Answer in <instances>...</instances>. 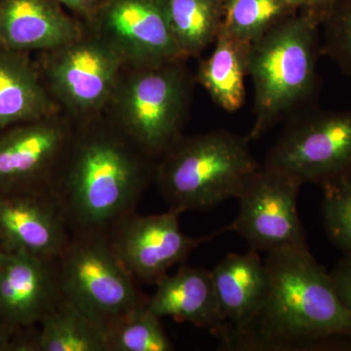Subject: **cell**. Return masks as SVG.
<instances>
[{"instance_id": "1", "label": "cell", "mask_w": 351, "mask_h": 351, "mask_svg": "<svg viewBox=\"0 0 351 351\" xmlns=\"http://www.w3.org/2000/svg\"><path fill=\"white\" fill-rule=\"evenodd\" d=\"M157 160L105 114L75 123V135L50 184L71 233L108 234L135 213L156 179Z\"/></svg>"}, {"instance_id": "2", "label": "cell", "mask_w": 351, "mask_h": 351, "mask_svg": "<svg viewBox=\"0 0 351 351\" xmlns=\"http://www.w3.org/2000/svg\"><path fill=\"white\" fill-rule=\"evenodd\" d=\"M265 265V301L246 327L221 341L225 350H314L351 341V311L308 247L269 252Z\"/></svg>"}, {"instance_id": "3", "label": "cell", "mask_w": 351, "mask_h": 351, "mask_svg": "<svg viewBox=\"0 0 351 351\" xmlns=\"http://www.w3.org/2000/svg\"><path fill=\"white\" fill-rule=\"evenodd\" d=\"M320 25L319 14L302 8L252 44L248 75L255 90V121L251 141L313 108L319 88Z\"/></svg>"}, {"instance_id": "4", "label": "cell", "mask_w": 351, "mask_h": 351, "mask_svg": "<svg viewBox=\"0 0 351 351\" xmlns=\"http://www.w3.org/2000/svg\"><path fill=\"white\" fill-rule=\"evenodd\" d=\"M248 136L226 130L182 136L157 160L154 184L170 207L211 209L237 199L261 167Z\"/></svg>"}, {"instance_id": "5", "label": "cell", "mask_w": 351, "mask_h": 351, "mask_svg": "<svg viewBox=\"0 0 351 351\" xmlns=\"http://www.w3.org/2000/svg\"><path fill=\"white\" fill-rule=\"evenodd\" d=\"M193 84L186 60L152 68L124 66L104 114L158 160L182 136Z\"/></svg>"}, {"instance_id": "6", "label": "cell", "mask_w": 351, "mask_h": 351, "mask_svg": "<svg viewBox=\"0 0 351 351\" xmlns=\"http://www.w3.org/2000/svg\"><path fill=\"white\" fill-rule=\"evenodd\" d=\"M57 263L62 294L105 332L147 304L107 234L73 233Z\"/></svg>"}, {"instance_id": "7", "label": "cell", "mask_w": 351, "mask_h": 351, "mask_svg": "<svg viewBox=\"0 0 351 351\" xmlns=\"http://www.w3.org/2000/svg\"><path fill=\"white\" fill-rule=\"evenodd\" d=\"M36 64L50 94L75 123L105 113L124 69L119 54L86 25L71 43L39 53Z\"/></svg>"}, {"instance_id": "8", "label": "cell", "mask_w": 351, "mask_h": 351, "mask_svg": "<svg viewBox=\"0 0 351 351\" xmlns=\"http://www.w3.org/2000/svg\"><path fill=\"white\" fill-rule=\"evenodd\" d=\"M263 165L321 188L351 178V110L313 108L295 115L286 122Z\"/></svg>"}, {"instance_id": "9", "label": "cell", "mask_w": 351, "mask_h": 351, "mask_svg": "<svg viewBox=\"0 0 351 351\" xmlns=\"http://www.w3.org/2000/svg\"><path fill=\"white\" fill-rule=\"evenodd\" d=\"M302 184L282 170L261 166L237 198L239 215L228 230L239 232L256 251L307 248L298 211Z\"/></svg>"}, {"instance_id": "10", "label": "cell", "mask_w": 351, "mask_h": 351, "mask_svg": "<svg viewBox=\"0 0 351 351\" xmlns=\"http://www.w3.org/2000/svg\"><path fill=\"white\" fill-rule=\"evenodd\" d=\"M75 131L63 110L0 130V195L50 189Z\"/></svg>"}, {"instance_id": "11", "label": "cell", "mask_w": 351, "mask_h": 351, "mask_svg": "<svg viewBox=\"0 0 351 351\" xmlns=\"http://www.w3.org/2000/svg\"><path fill=\"white\" fill-rule=\"evenodd\" d=\"M85 25L119 54L126 68L186 60L171 32L162 0H110Z\"/></svg>"}, {"instance_id": "12", "label": "cell", "mask_w": 351, "mask_h": 351, "mask_svg": "<svg viewBox=\"0 0 351 351\" xmlns=\"http://www.w3.org/2000/svg\"><path fill=\"white\" fill-rule=\"evenodd\" d=\"M184 211L170 207L149 216L136 213L121 219L108 239L129 272L144 282L156 284L168 270L188 258L210 237L196 239L182 232L180 216Z\"/></svg>"}, {"instance_id": "13", "label": "cell", "mask_w": 351, "mask_h": 351, "mask_svg": "<svg viewBox=\"0 0 351 351\" xmlns=\"http://www.w3.org/2000/svg\"><path fill=\"white\" fill-rule=\"evenodd\" d=\"M71 237L50 189L0 195V239L5 250L58 258Z\"/></svg>"}, {"instance_id": "14", "label": "cell", "mask_w": 351, "mask_h": 351, "mask_svg": "<svg viewBox=\"0 0 351 351\" xmlns=\"http://www.w3.org/2000/svg\"><path fill=\"white\" fill-rule=\"evenodd\" d=\"M57 258L24 252H0V318L11 326H29L61 298Z\"/></svg>"}, {"instance_id": "15", "label": "cell", "mask_w": 351, "mask_h": 351, "mask_svg": "<svg viewBox=\"0 0 351 351\" xmlns=\"http://www.w3.org/2000/svg\"><path fill=\"white\" fill-rule=\"evenodd\" d=\"M85 23L57 0H0V47L43 53L82 36Z\"/></svg>"}, {"instance_id": "16", "label": "cell", "mask_w": 351, "mask_h": 351, "mask_svg": "<svg viewBox=\"0 0 351 351\" xmlns=\"http://www.w3.org/2000/svg\"><path fill=\"white\" fill-rule=\"evenodd\" d=\"M226 330L219 341L255 318L267 298L269 276L258 251L230 254L211 270Z\"/></svg>"}, {"instance_id": "17", "label": "cell", "mask_w": 351, "mask_h": 351, "mask_svg": "<svg viewBox=\"0 0 351 351\" xmlns=\"http://www.w3.org/2000/svg\"><path fill=\"white\" fill-rule=\"evenodd\" d=\"M156 290L147 307L158 318L171 317L210 330L223 336L225 321L219 313L211 270L182 267L166 274L156 284Z\"/></svg>"}, {"instance_id": "18", "label": "cell", "mask_w": 351, "mask_h": 351, "mask_svg": "<svg viewBox=\"0 0 351 351\" xmlns=\"http://www.w3.org/2000/svg\"><path fill=\"white\" fill-rule=\"evenodd\" d=\"M61 110L29 53L0 47V130Z\"/></svg>"}, {"instance_id": "19", "label": "cell", "mask_w": 351, "mask_h": 351, "mask_svg": "<svg viewBox=\"0 0 351 351\" xmlns=\"http://www.w3.org/2000/svg\"><path fill=\"white\" fill-rule=\"evenodd\" d=\"M250 47L219 31L213 52L198 66L196 80L225 112H237L244 105Z\"/></svg>"}, {"instance_id": "20", "label": "cell", "mask_w": 351, "mask_h": 351, "mask_svg": "<svg viewBox=\"0 0 351 351\" xmlns=\"http://www.w3.org/2000/svg\"><path fill=\"white\" fill-rule=\"evenodd\" d=\"M39 323L36 350L108 351L103 329L64 295Z\"/></svg>"}, {"instance_id": "21", "label": "cell", "mask_w": 351, "mask_h": 351, "mask_svg": "<svg viewBox=\"0 0 351 351\" xmlns=\"http://www.w3.org/2000/svg\"><path fill=\"white\" fill-rule=\"evenodd\" d=\"M171 32L182 57H199L221 31L225 0H162Z\"/></svg>"}, {"instance_id": "22", "label": "cell", "mask_w": 351, "mask_h": 351, "mask_svg": "<svg viewBox=\"0 0 351 351\" xmlns=\"http://www.w3.org/2000/svg\"><path fill=\"white\" fill-rule=\"evenodd\" d=\"M299 10L283 0H225L221 32L252 45Z\"/></svg>"}, {"instance_id": "23", "label": "cell", "mask_w": 351, "mask_h": 351, "mask_svg": "<svg viewBox=\"0 0 351 351\" xmlns=\"http://www.w3.org/2000/svg\"><path fill=\"white\" fill-rule=\"evenodd\" d=\"M108 351H172L160 318L147 304L133 309L106 330Z\"/></svg>"}, {"instance_id": "24", "label": "cell", "mask_w": 351, "mask_h": 351, "mask_svg": "<svg viewBox=\"0 0 351 351\" xmlns=\"http://www.w3.org/2000/svg\"><path fill=\"white\" fill-rule=\"evenodd\" d=\"M322 214L330 241L343 254L351 253V178L323 186Z\"/></svg>"}, {"instance_id": "25", "label": "cell", "mask_w": 351, "mask_h": 351, "mask_svg": "<svg viewBox=\"0 0 351 351\" xmlns=\"http://www.w3.org/2000/svg\"><path fill=\"white\" fill-rule=\"evenodd\" d=\"M322 54L351 77V0H338L323 14Z\"/></svg>"}, {"instance_id": "26", "label": "cell", "mask_w": 351, "mask_h": 351, "mask_svg": "<svg viewBox=\"0 0 351 351\" xmlns=\"http://www.w3.org/2000/svg\"><path fill=\"white\" fill-rule=\"evenodd\" d=\"M330 276L341 301L351 311V253L345 254Z\"/></svg>"}, {"instance_id": "27", "label": "cell", "mask_w": 351, "mask_h": 351, "mask_svg": "<svg viewBox=\"0 0 351 351\" xmlns=\"http://www.w3.org/2000/svg\"><path fill=\"white\" fill-rule=\"evenodd\" d=\"M83 23L91 22L110 0H57Z\"/></svg>"}, {"instance_id": "28", "label": "cell", "mask_w": 351, "mask_h": 351, "mask_svg": "<svg viewBox=\"0 0 351 351\" xmlns=\"http://www.w3.org/2000/svg\"><path fill=\"white\" fill-rule=\"evenodd\" d=\"M338 0H311L308 6L306 8L311 9V10L315 11L316 13L319 14L321 16V20H322L323 14L326 12L328 9L336 3Z\"/></svg>"}, {"instance_id": "29", "label": "cell", "mask_w": 351, "mask_h": 351, "mask_svg": "<svg viewBox=\"0 0 351 351\" xmlns=\"http://www.w3.org/2000/svg\"><path fill=\"white\" fill-rule=\"evenodd\" d=\"M283 1H285L289 5L295 7V8L302 9L308 6L311 0H283Z\"/></svg>"}, {"instance_id": "30", "label": "cell", "mask_w": 351, "mask_h": 351, "mask_svg": "<svg viewBox=\"0 0 351 351\" xmlns=\"http://www.w3.org/2000/svg\"><path fill=\"white\" fill-rule=\"evenodd\" d=\"M4 348V339L2 338L1 332H0V350Z\"/></svg>"}]
</instances>
